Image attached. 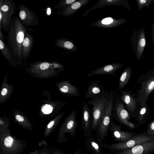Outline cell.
<instances>
[{"label": "cell", "mask_w": 154, "mask_h": 154, "mask_svg": "<svg viewBox=\"0 0 154 154\" xmlns=\"http://www.w3.org/2000/svg\"><path fill=\"white\" fill-rule=\"evenodd\" d=\"M28 31L35 32L32 28L25 27L16 16L13 18L8 31V45L15 60L22 62V49L25 34Z\"/></svg>", "instance_id": "obj_1"}, {"label": "cell", "mask_w": 154, "mask_h": 154, "mask_svg": "<svg viewBox=\"0 0 154 154\" xmlns=\"http://www.w3.org/2000/svg\"><path fill=\"white\" fill-rule=\"evenodd\" d=\"M113 91H105L92 98L88 101L92 106L93 122L92 131L95 130L101 122Z\"/></svg>", "instance_id": "obj_2"}, {"label": "cell", "mask_w": 154, "mask_h": 154, "mask_svg": "<svg viewBox=\"0 0 154 154\" xmlns=\"http://www.w3.org/2000/svg\"><path fill=\"white\" fill-rule=\"evenodd\" d=\"M26 146V141L16 138L9 130L0 131V154H21Z\"/></svg>", "instance_id": "obj_3"}, {"label": "cell", "mask_w": 154, "mask_h": 154, "mask_svg": "<svg viewBox=\"0 0 154 154\" xmlns=\"http://www.w3.org/2000/svg\"><path fill=\"white\" fill-rule=\"evenodd\" d=\"M138 82L141 86L137 91V100L140 106L147 105L149 96L154 90V70L140 75Z\"/></svg>", "instance_id": "obj_4"}, {"label": "cell", "mask_w": 154, "mask_h": 154, "mask_svg": "<svg viewBox=\"0 0 154 154\" xmlns=\"http://www.w3.org/2000/svg\"><path fill=\"white\" fill-rule=\"evenodd\" d=\"M112 117L116 121L130 129L136 128L140 125L138 123L134 124L129 121L131 116L126 109L121 97H118L116 93L112 109Z\"/></svg>", "instance_id": "obj_5"}, {"label": "cell", "mask_w": 154, "mask_h": 154, "mask_svg": "<svg viewBox=\"0 0 154 154\" xmlns=\"http://www.w3.org/2000/svg\"><path fill=\"white\" fill-rule=\"evenodd\" d=\"M115 94V92L113 91L102 121L95 130L96 131V140L101 143L107 135L112 119V109Z\"/></svg>", "instance_id": "obj_6"}, {"label": "cell", "mask_w": 154, "mask_h": 154, "mask_svg": "<svg viewBox=\"0 0 154 154\" xmlns=\"http://www.w3.org/2000/svg\"><path fill=\"white\" fill-rule=\"evenodd\" d=\"M153 140L154 137L141 133L137 134L132 138L126 141L110 144L106 147L111 151L116 152L126 149Z\"/></svg>", "instance_id": "obj_7"}, {"label": "cell", "mask_w": 154, "mask_h": 154, "mask_svg": "<svg viewBox=\"0 0 154 154\" xmlns=\"http://www.w3.org/2000/svg\"><path fill=\"white\" fill-rule=\"evenodd\" d=\"M77 111L75 109L70 114L58 131L57 139L59 143L66 142L67 139L65 135L69 133L71 137H74L76 134L78 122L76 120Z\"/></svg>", "instance_id": "obj_8"}, {"label": "cell", "mask_w": 154, "mask_h": 154, "mask_svg": "<svg viewBox=\"0 0 154 154\" xmlns=\"http://www.w3.org/2000/svg\"><path fill=\"white\" fill-rule=\"evenodd\" d=\"M17 7L13 0H1L0 10L2 11V17L0 29L8 32L10 24L13 18Z\"/></svg>", "instance_id": "obj_9"}, {"label": "cell", "mask_w": 154, "mask_h": 154, "mask_svg": "<svg viewBox=\"0 0 154 154\" xmlns=\"http://www.w3.org/2000/svg\"><path fill=\"white\" fill-rule=\"evenodd\" d=\"M19 16L26 27L36 26L38 25V20L36 13L24 5L19 4Z\"/></svg>", "instance_id": "obj_10"}, {"label": "cell", "mask_w": 154, "mask_h": 154, "mask_svg": "<svg viewBox=\"0 0 154 154\" xmlns=\"http://www.w3.org/2000/svg\"><path fill=\"white\" fill-rule=\"evenodd\" d=\"M81 127L84 135L87 137L91 136L93 117L91 110L89 108L87 103L82 104Z\"/></svg>", "instance_id": "obj_11"}, {"label": "cell", "mask_w": 154, "mask_h": 154, "mask_svg": "<svg viewBox=\"0 0 154 154\" xmlns=\"http://www.w3.org/2000/svg\"><path fill=\"white\" fill-rule=\"evenodd\" d=\"M121 98L131 117L137 116L139 107L137 99L134 95L129 91L125 90L122 92Z\"/></svg>", "instance_id": "obj_12"}, {"label": "cell", "mask_w": 154, "mask_h": 154, "mask_svg": "<svg viewBox=\"0 0 154 154\" xmlns=\"http://www.w3.org/2000/svg\"><path fill=\"white\" fill-rule=\"evenodd\" d=\"M154 152V140L112 154H151Z\"/></svg>", "instance_id": "obj_13"}, {"label": "cell", "mask_w": 154, "mask_h": 154, "mask_svg": "<svg viewBox=\"0 0 154 154\" xmlns=\"http://www.w3.org/2000/svg\"><path fill=\"white\" fill-rule=\"evenodd\" d=\"M122 125H118L112 119L109 128L112 137L115 141H126L132 138L137 134L132 131L122 130Z\"/></svg>", "instance_id": "obj_14"}, {"label": "cell", "mask_w": 154, "mask_h": 154, "mask_svg": "<svg viewBox=\"0 0 154 154\" xmlns=\"http://www.w3.org/2000/svg\"><path fill=\"white\" fill-rule=\"evenodd\" d=\"M123 65V64L114 63L108 64L100 67L91 71L88 74L86 78L97 75L106 74L115 76V72L121 68Z\"/></svg>", "instance_id": "obj_15"}, {"label": "cell", "mask_w": 154, "mask_h": 154, "mask_svg": "<svg viewBox=\"0 0 154 154\" xmlns=\"http://www.w3.org/2000/svg\"><path fill=\"white\" fill-rule=\"evenodd\" d=\"M100 81L97 80L89 83L85 97L86 99L91 98L105 92L104 87L102 85L100 84Z\"/></svg>", "instance_id": "obj_16"}, {"label": "cell", "mask_w": 154, "mask_h": 154, "mask_svg": "<svg viewBox=\"0 0 154 154\" xmlns=\"http://www.w3.org/2000/svg\"><path fill=\"white\" fill-rule=\"evenodd\" d=\"M91 0H77L73 3L68 5L60 10L62 15L66 17H69L73 14Z\"/></svg>", "instance_id": "obj_17"}, {"label": "cell", "mask_w": 154, "mask_h": 154, "mask_svg": "<svg viewBox=\"0 0 154 154\" xmlns=\"http://www.w3.org/2000/svg\"><path fill=\"white\" fill-rule=\"evenodd\" d=\"M34 42L33 36L26 32L25 35L22 49V59L25 60L29 56Z\"/></svg>", "instance_id": "obj_18"}, {"label": "cell", "mask_w": 154, "mask_h": 154, "mask_svg": "<svg viewBox=\"0 0 154 154\" xmlns=\"http://www.w3.org/2000/svg\"><path fill=\"white\" fill-rule=\"evenodd\" d=\"M85 146L88 149L94 154H103L101 142L95 140L92 136L85 138Z\"/></svg>", "instance_id": "obj_19"}, {"label": "cell", "mask_w": 154, "mask_h": 154, "mask_svg": "<svg viewBox=\"0 0 154 154\" xmlns=\"http://www.w3.org/2000/svg\"><path fill=\"white\" fill-rule=\"evenodd\" d=\"M0 49L3 55L8 61L12 63L15 62V60L4 40L1 30H0Z\"/></svg>", "instance_id": "obj_20"}, {"label": "cell", "mask_w": 154, "mask_h": 154, "mask_svg": "<svg viewBox=\"0 0 154 154\" xmlns=\"http://www.w3.org/2000/svg\"><path fill=\"white\" fill-rule=\"evenodd\" d=\"M56 46L66 50L73 51L76 50V46L70 41L65 38L57 39L54 42Z\"/></svg>", "instance_id": "obj_21"}, {"label": "cell", "mask_w": 154, "mask_h": 154, "mask_svg": "<svg viewBox=\"0 0 154 154\" xmlns=\"http://www.w3.org/2000/svg\"><path fill=\"white\" fill-rule=\"evenodd\" d=\"M119 20L108 17L102 20L95 22L92 24L93 26L105 28H111L119 25Z\"/></svg>", "instance_id": "obj_22"}, {"label": "cell", "mask_w": 154, "mask_h": 154, "mask_svg": "<svg viewBox=\"0 0 154 154\" xmlns=\"http://www.w3.org/2000/svg\"><path fill=\"white\" fill-rule=\"evenodd\" d=\"M131 70L129 68H125L121 75L119 80L118 88L122 90L128 82L131 76Z\"/></svg>", "instance_id": "obj_23"}, {"label": "cell", "mask_w": 154, "mask_h": 154, "mask_svg": "<svg viewBox=\"0 0 154 154\" xmlns=\"http://www.w3.org/2000/svg\"><path fill=\"white\" fill-rule=\"evenodd\" d=\"M149 112L150 109L148 105L140 106L137 116V123L140 125L145 123L146 118Z\"/></svg>", "instance_id": "obj_24"}, {"label": "cell", "mask_w": 154, "mask_h": 154, "mask_svg": "<svg viewBox=\"0 0 154 154\" xmlns=\"http://www.w3.org/2000/svg\"><path fill=\"white\" fill-rule=\"evenodd\" d=\"M77 1V0H61L54 6V8L56 9L61 10Z\"/></svg>", "instance_id": "obj_25"}, {"label": "cell", "mask_w": 154, "mask_h": 154, "mask_svg": "<svg viewBox=\"0 0 154 154\" xmlns=\"http://www.w3.org/2000/svg\"><path fill=\"white\" fill-rule=\"evenodd\" d=\"M142 133L146 135L154 137V120L150 122L147 130Z\"/></svg>", "instance_id": "obj_26"}, {"label": "cell", "mask_w": 154, "mask_h": 154, "mask_svg": "<svg viewBox=\"0 0 154 154\" xmlns=\"http://www.w3.org/2000/svg\"><path fill=\"white\" fill-rule=\"evenodd\" d=\"M29 154H51V152L48 147H44L39 149H35L34 151L30 152Z\"/></svg>", "instance_id": "obj_27"}, {"label": "cell", "mask_w": 154, "mask_h": 154, "mask_svg": "<svg viewBox=\"0 0 154 154\" xmlns=\"http://www.w3.org/2000/svg\"><path fill=\"white\" fill-rule=\"evenodd\" d=\"M52 107L50 105L45 104L42 107V111L45 114H48L51 113L53 110Z\"/></svg>", "instance_id": "obj_28"}, {"label": "cell", "mask_w": 154, "mask_h": 154, "mask_svg": "<svg viewBox=\"0 0 154 154\" xmlns=\"http://www.w3.org/2000/svg\"><path fill=\"white\" fill-rule=\"evenodd\" d=\"M52 64L48 62H43L41 63L39 66V69L42 70H46L48 69Z\"/></svg>", "instance_id": "obj_29"}, {"label": "cell", "mask_w": 154, "mask_h": 154, "mask_svg": "<svg viewBox=\"0 0 154 154\" xmlns=\"http://www.w3.org/2000/svg\"><path fill=\"white\" fill-rule=\"evenodd\" d=\"M51 154H65V153L60 150L57 149H54L51 150Z\"/></svg>", "instance_id": "obj_30"}, {"label": "cell", "mask_w": 154, "mask_h": 154, "mask_svg": "<svg viewBox=\"0 0 154 154\" xmlns=\"http://www.w3.org/2000/svg\"><path fill=\"white\" fill-rule=\"evenodd\" d=\"M38 145L39 146H43L47 147L48 146L47 141L42 140L39 142Z\"/></svg>", "instance_id": "obj_31"}, {"label": "cell", "mask_w": 154, "mask_h": 154, "mask_svg": "<svg viewBox=\"0 0 154 154\" xmlns=\"http://www.w3.org/2000/svg\"><path fill=\"white\" fill-rule=\"evenodd\" d=\"M16 120L19 122H22L24 121V118L20 115H17L15 117Z\"/></svg>", "instance_id": "obj_32"}, {"label": "cell", "mask_w": 154, "mask_h": 154, "mask_svg": "<svg viewBox=\"0 0 154 154\" xmlns=\"http://www.w3.org/2000/svg\"><path fill=\"white\" fill-rule=\"evenodd\" d=\"M139 45L141 47H144L146 45V40L144 38H141L140 40Z\"/></svg>", "instance_id": "obj_33"}, {"label": "cell", "mask_w": 154, "mask_h": 154, "mask_svg": "<svg viewBox=\"0 0 154 154\" xmlns=\"http://www.w3.org/2000/svg\"><path fill=\"white\" fill-rule=\"evenodd\" d=\"M7 90L6 88H4L2 90L1 94L3 96L5 95L7 93Z\"/></svg>", "instance_id": "obj_34"}, {"label": "cell", "mask_w": 154, "mask_h": 154, "mask_svg": "<svg viewBox=\"0 0 154 154\" xmlns=\"http://www.w3.org/2000/svg\"><path fill=\"white\" fill-rule=\"evenodd\" d=\"M74 154H85L82 152H81L79 150H77L75 152Z\"/></svg>", "instance_id": "obj_35"}, {"label": "cell", "mask_w": 154, "mask_h": 154, "mask_svg": "<svg viewBox=\"0 0 154 154\" xmlns=\"http://www.w3.org/2000/svg\"><path fill=\"white\" fill-rule=\"evenodd\" d=\"M146 2V0H140V2L141 4H144Z\"/></svg>", "instance_id": "obj_36"}]
</instances>
